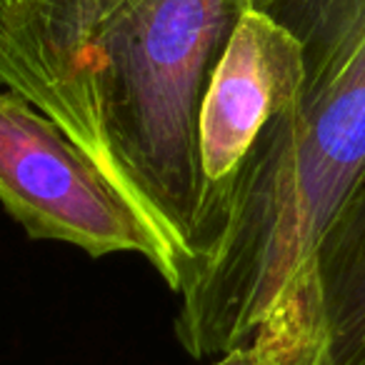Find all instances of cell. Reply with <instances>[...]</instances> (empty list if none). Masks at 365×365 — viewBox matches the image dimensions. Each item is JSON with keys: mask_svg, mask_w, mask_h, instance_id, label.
I'll return each mask as SVG.
<instances>
[{"mask_svg": "<svg viewBox=\"0 0 365 365\" xmlns=\"http://www.w3.org/2000/svg\"><path fill=\"white\" fill-rule=\"evenodd\" d=\"M318 365H365V173L313 258Z\"/></svg>", "mask_w": 365, "mask_h": 365, "instance_id": "obj_5", "label": "cell"}, {"mask_svg": "<svg viewBox=\"0 0 365 365\" xmlns=\"http://www.w3.org/2000/svg\"><path fill=\"white\" fill-rule=\"evenodd\" d=\"M213 365H265L260 360V355L255 353L253 348H238V350H230V353L220 355Z\"/></svg>", "mask_w": 365, "mask_h": 365, "instance_id": "obj_6", "label": "cell"}, {"mask_svg": "<svg viewBox=\"0 0 365 365\" xmlns=\"http://www.w3.org/2000/svg\"><path fill=\"white\" fill-rule=\"evenodd\" d=\"M298 41L303 86L225 193L210 255L178 298L193 358L248 348L313 285V258L365 173V0H253Z\"/></svg>", "mask_w": 365, "mask_h": 365, "instance_id": "obj_2", "label": "cell"}, {"mask_svg": "<svg viewBox=\"0 0 365 365\" xmlns=\"http://www.w3.org/2000/svg\"><path fill=\"white\" fill-rule=\"evenodd\" d=\"M303 76L298 41L265 13L245 8L200 108V163L215 198V240L230 180L263 128L295 101Z\"/></svg>", "mask_w": 365, "mask_h": 365, "instance_id": "obj_4", "label": "cell"}, {"mask_svg": "<svg viewBox=\"0 0 365 365\" xmlns=\"http://www.w3.org/2000/svg\"><path fill=\"white\" fill-rule=\"evenodd\" d=\"M240 0H0V86L138 210L182 283L215 243L200 108Z\"/></svg>", "mask_w": 365, "mask_h": 365, "instance_id": "obj_1", "label": "cell"}, {"mask_svg": "<svg viewBox=\"0 0 365 365\" xmlns=\"http://www.w3.org/2000/svg\"><path fill=\"white\" fill-rule=\"evenodd\" d=\"M240 3H243L245 8H250V3H253V0H240Z\"/></svg>", "mask_w": 365, "mask_h": 365, "instance_id": "obj_7", "label": "cell"}, {"mask_svg": "<svg viewBox=\"0 0 365 365\" xmlns=\"http://www.w3.org/2000/svg\"><path fill=\"white\" fill-rule=\"evenodd\" d=\"M0 205L33 240L91 258L138 253L170 285L165 248L66 133L13 93L0 96Z\"/></svg>", "mask_w": 365, "mask_h": 365, "instance_id": "obj_3", "label": "cell"}]
</instances>
